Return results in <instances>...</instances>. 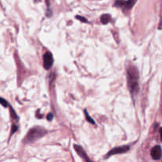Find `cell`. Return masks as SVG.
<instances>
[{"mask_svg":"<svg viewBox=\"0 0 162 162\" xmlns=\"http://www.w3.org/2000/svg\"><path fill=\"white\" fill-rule=\"evenodd\" d=\"M111 18H112V17H111V15H110V14H103V15H101V22L104 25H106V24H108V22H110Z\"/></svg>","mask_w":162,"mask_h":162,"instance_id":"8","label":"cell"},{"mask_svg":"<svg viewBox=\"0 0 162 162\" xmlns=\"http://www.w3.org/2000/svg\"><path fill=\"white\" fill-rule=\"evenodd\" d=\"M47 133H48V131L45 129L42 128L40 127H33L29 131L28 134L25 137L23 142L25 143H33L36 140L44 137Z\"/></svg>","mask_w":162,"mask_h":162,"instance_id":"2","label":"cell"},{"mask_svg":"<svg viewBox=\"0 0 162 162\" xmlns=\"http://www.w3.org/2000/svg\"><path fill=\"white\" fill-rule=\"evenodd\" d=\"M85 115H86V120L89 122V123H92V124H95V121L92 120V118L90 117L89 113L87 112L86 110H85Z\"/></svg>","mask_w":162,"mask_h":162,"instance_id":"10","label":"cell"},{"mask_svg":"<svg viewBox=\"0 0 162 162\" xmlns=\"http://www.w3.org/2000/svg\"><path fill=\"white\" fill-rule=\"evenodd\" d=\"M0 102H1V104H2L3 107L6 108V107L8 106V103H7V101H5L3 98H1V99H0Z\"/></svg>","mask_w":162,"mask_h":162,"instance_id":"12","label":"cell"},{"mask_svg":"<svg viewBox=\"0 0 162 162\" xmlns=\"http://www.w3.org/2000/svg\"><path fill=\"white\" fill-rule=\"evenodd\" d=\"M126 4V0H115L114 3V6L115 7H121V8H123L124 6Z\"/></svg>","mask_w":162,"mask_h":162,"instance_id":"9","label":"cell"},{"mask_svg":"<svg viewBox=\"0 0 162 162\" xmlns=\"http://www.w3.org/2000/svg\"><path fill=\"white\" fill-rule=\"evenodd\" d=\"M127 86L129 90L132 94L134 96L138 92V81H139V73L138 71L137 68L134 66H130L127 69Z\"/></svg>","mask_w":162,"mask_h":162,"instance_id":"1","label":"cell"},{"mask_svg":"<svg viewBox=\"0 0 162 162\" xmlns=\"http://www.w3.org/2000/svg\"><path fill=\"white\" fill-rule=\"evenodd\" d=\"M53 117L54 115L52 113H48V115H47V120H48V121H51V120H53Z\"/></svg>","mask_w":162,"mask_h":162,"instance_id":"15","label":"cell"},{"mask_svg":"<svg viewBox=\"0 0 162 162\" xmlns=\"http://www.w3.org/2000/svg\"><path fill=\"white\" fill-rule=\"evenodd\" d=\"M161 138L162 140V128H161Z\"/></svg>","mask_w":162,"mask_h":162,"instance_id":"16","label":"cell"},{"mask_svg":"<svg viewBox=\"0 0 162 162\" xmlns=\"http://www.w3.org/2000/svg\"><path fill=\"white\" fill-rule=\"evenodd\" d=\"M76 19L79 20L80 22H84V23H87L88 22V20L86 18V17H82V16H80V15H77L75 17Z\"/></svg>","mask_w":162,"mask_h":162,"instance_id":"11","label":"cell"},{"mask_svg":"<svg viewBox=\"0 0 162 162\" xmlns=\"http://www.w3.org/2000/svg\"><path fill=\"white\" fill-rule=\"evenodd\" d=\"M40 0H35V2H36V3H37V2H40Z\"/></svg>","mask_w":162,"mask_h":162,"instance_id":"17","label":"cell"},{"mask_svg":"<svg viewBox=\"0 0 162 162\" xmlns=\"http://www.w3.org/2000/svg\"><path fill=\"white\" fill-rule=\"evenodd\" d=\"M74 148L75 149V151L77 152V154L79 155V156H81L82 159L84 160L86 162H92L91 160L90 159V157L87 156L86 153V151L84 150V149L82 148L81 146L78 145H74Z\"/></svg>","mask_w":162,"mask_h":162,"instance_id":"5","label":"cell"},{"mask_svg":"<svg viewBox=\"0 0 162 162\" xmlns=\"http://www.w3.org/2000/svg\"><path fill=\"white\" fill-rule=\"evenodd\" d=\"M162 154L161 148L160 145H155L154 147L152 148L150 152V155L152 156V158L154 160H159L161 159Z\"/></svg>","mask_w":162,"mask_h":162,"instance_id":"6","label":"cell"},{"mask_svg":"<svg viewBox=\"0 0 162 162\" xmlns=\"http://www.w3.org/2000/svg\"><path fill=\"white\" fill-rule=\"evenodd\" d=\"M130 149V146L129 145H123V146H119V147H115V148L112 149L109 151L108 153L106 154L105 158H108L109 156H112V155H115V154H125L127 151Z\"/></svg>","mask_w":162,"mask_h":162,"instance_id":"3","label":"cell"},{"mask_svg":"<svg viewBox=\"0 0 162 162\" xmlns=\"http://www.w3.org/2000/svg\"><path fill=\"white\" fill-rule=\"evenodd\" d=\"M136 2H137V0H127L126 4H125V6L123 8V12L129 11L134 6V4H135Z\"/></svg>","mask_w":162,"mask_h":162,"instance_id":"7","label":"cell"},{"mask_svg":"<svg viewBox=\"0 0 162 162\" xmlns=\"http://www.w3.org/2000/svg\"><path fill=\"white\" fill-rule=\"evenodd\" d=\"M10 112H11V115L13 116V118L14 119H18V117H17V115L16 114H15V112H14V109H12V108H10Z\"/></svg>","mask_w":162,"mask_h":162,"instance_id":"13","label":"cell"},{"mask_svg":"<svg viewBox=\"0 0 162 162\" xmlns=\"http://www.w3.org/2000/svg\"><path fill=\"white\" fill-rule=\"evenodd\" d=\"M43 60H44V67L46 70H49L51 69V67H52L54 63V59L53 56H52V54L51 52H46V53L44 55V57H43Z\"/></svg>","mask_w":162,"mask_h":162,"instance_id":"4","label":"cell"},{"mask_svg":"<svg viewBox=\"0 0 162 162\" xmlns=\"http://www.w3.org/2000/svg\"><path fill=\"white\" fill-rule=\"evenodd\" d=\"M17 131V127L16 125H13L11 128V134H14Z\"/></svg>","mask_w":162,"mask_h":162,"instance_id":"14","label":"cell"}]
</instances>
